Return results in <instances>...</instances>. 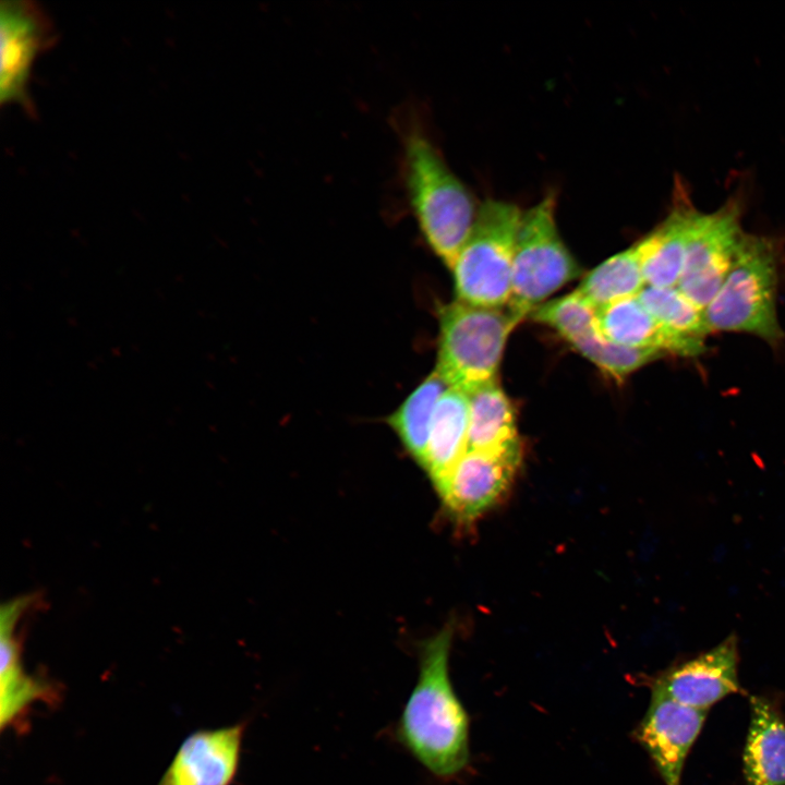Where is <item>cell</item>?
<instances>
[{
    "instance_id": "cell-12",
    "label": "cell",
    "mask_w": 785,
    "mask_h": 785,
    "mask_svg": "<svg viewBox=\"0 0 785 785\" xmlns=\"http://www.w3.org/2000/svg\"><path fill=\"white\" fill-rule=\"evenodd\" d=\"M246 722L191 733L157 785H231L238 774Z\"/></svg>"
},
{
    "instance_id": "cell-13",
    "label": "cell",
    "mask_w": 785,
    "mask_h": 785,
    "mask_svg": "<svg viewBox=\"0 0 785 785\" xmlns=\"http://www.w3.org/2000/svg\"><path fill=\"white\" fill-rule=\"evenodd\" d=\"M27 603V597L15 599L3 604L0 613L2 732L5 728H17L35 703H51L59 698L57 689L50 683L28 675L23 668L14 628Z\"/></svg>"
},
{
    "instance_id": "cell-10",
    "label": "cell",
    "mask_w": 785,
    "mask_h": 785,
    "mask_svg": "<svg viewBox=\"0 0 785 785\" xmlns=\"http://www.w3.org/2000/svg\"><path fill=\"white\" fill-rule=\"evenodd\" d=\"M738 662V642L732 635L712 649L669 666L650 680V687L678 703L708 711L729 695L744 693Z\"/></svg>"
},
{
    "instance_id": "cell-3",
    "label": "cell",
    "mask_w": 785,
    "mask_h": 785,
    "mask_svg": "<svg viewBox=\"0 0 785 785\" xmlns=\"http://www.w3.org/2000/svg\"><path fill=\"white\" fill-rule=\"evenodd\" d=\"M781 264L776 238L744 231L726 278L704 309L710 331L748 334L777 348L785 339L777 315Z\"/></svg>"
},
{
    "instance_id": "cell-2",
    "label": "cell",
    "mask_w": 785,
    "mask_h": 785,
    "mask_svg": "<svg viewBox=\"0 0 785 785\" xmlns=\"http://www.w3.org/2000/svg\"><path fill=\"white\" fill-rule=\"evenodd\" d=\"M397 124L401 178L410 209L427 244L451 269L479 207L423 125L410 112L400 116Z\"/></svg>"
},
{
    "instance_id": "cell-7",
    "label": "cell",
    "mask_w": 785,
    "mask_h": 785,
    "mask_svg": "<svg viewBox=\"0 0 785 785\" xmlns=\"http://www.w3.org/2000/svg\"><path fill=\"white\" fill-rule=\"evenodd\" d=\"M740 201H727L718 209H697L677 288L696 305L705 309L732 266L744 229Z\"/></svg>"
},
{
    "instance_id": "cell-11",
    "label": "cell",
    "mask_w": 785,
    "mask_h": 785,
    "mask_svg": "<svg viewBox=\"0 0 785 785\" xmlns=\"http://www.w3.org/2000/svg\"><path fill=\"white\" fill-rule=\"evenodd\" d=\"M708 711L678 703L652 690L649 708L633 730L665 785H680L687 756Z\"/></svg>"
},
{
    "instance_id": "cell-14",
    "label": "cell",
    "mask_w": 785,
    "mask_h": 785,
    "mask_svg": "<svg viewBox=\"0 0 785 785\" xmlns=\"http://www.w3.org/2000/svg\"><path fill=\"white\" fill-rule=\"evenodd\" d=\"M674 191L673 204L664 220L642 241L645 285L657 288L677 287L681 276L690 230L697 207L680 183Z\"/></svg>"
},
{
    "instance_id": "cell-21",
    "label": "cell",
    "mask_w": 785,
    "mask_h": 785,
    "mask_svg": "<svg viewBox=\"0 0 785 785\" xmlns=\"http://www.w3.org/2000/svg\"><path fill=\"white\" fill-rule=\"evenodd\" d=\"M638 298L666 329L702 354L706 351L705 340L711 331L704 310L690 301L677 287L645 286Z\"/></svg>"
},
{
    "instance_id": "cell-20",
    "label": "cell",
    "mask_w": 785,
    "mask_h": 785,
    "mask_svg": "<svg viewBox=\"0 0 785 785\" xmlns=\"http://www.w3.org/2000/svg\"><path fill=\"white\" fill-rule=\"evenodd\" d=\"M448 386L434 371L387 419L411 458L423 466L436 404Z\"/></svg>"
},
{
    "instance_id": "cell-6",
    "label": "cell",
    "mask_w": 785,
    "mask_h": 785,
    "mask_svg": "<svg viewBox=\"0 0 785 785\" xmlns=\"http://www.w3.org/2000/svg\"><path fill=\"white\" fill-rule=\"evenodd\" d=\"M555 210L556 196L548 193L522 215L512 262L511 295L507 304L521 321L581 274L559 235Z\"/></svg>"
},
{
    "instance_id": "cell-8",
    "label": "cell",
    "mask_w": 785,
    "mask_h": 785,
    "mask_svg": "<svg viewBox=\"0 0 785 785\" xmlns=\"http://www.w3.org/2000/svg\"><path fill=\"white\" fill-rule=\"evenodd\" d=\"M521 459V446L497 451L468 449L434 486L446 514L461 526L474 522L504 496Z\"/></svg>"
},
{
    "instance_id": "cell-17",
    "label": "cell",
    "mask_w": 785,
    "mask_h": 785,
    "mask_svg": "<svg viewBox=\"0 0 785 785\" xmlns=\"http://www.w3.org/2000/svg\"><path fill=\"white\" fill-rule=\"evenodd\" d=\"M469 412V395L449 387L436 404L421 467L433 486L450 472L468 450Z\"/></svg>"
},
{
    "instance_id": "cell-22",
    "label": "cell",
    "mask_w": 785,
    "mask_h": 785,
    "mask_svg": "<svg viewBox=\"0 0 785 785\" xmlns=\"http://www.w3.org/2000/svg\"><path fill=\"white\" fill-rule=\"evenodd\" d=\"M568 342L581 355L617 381L666 355L656 350L633 349L611 342L600 334L597 326L583 331Z\"/></svg>"
},
{
    "instance_id": "cell-9",
    "label": "cell",
    "mask_w": 785,
    "mask_h": 785,
    "mask_svg": "<svg viewBox=\"0 0 785 785\" xmlns=\"http://www.w3.org/2000/svg\"><path fill=\"white\" fill-rule=\"evenodd\" d=\"M1 105H20L32 110L27 93L33 63L55 41L50 17L37 3L28 0H3L0 3Z\"/></svg>"
},
{
    "instance_id": "cell-18",
    "label": "cell",
    "mask_w": 785,
    "mask_h": 785,
    "mask_svg": "<svg viewBox=\"0 0 785 785\" xmlns=\"http://www.w3.org/2000/svg\"><path fill=\"white\" fill-rule=\"evenodd\" d=\"M469 400L468 449L497 451L521 446L514 407L498 379L476 389Z\"/></svg>"
},
{
    "instance_id": "cell-1",
    "label": "cell",
    "mask_w": 785,
    "mask_h": 785,
    "mask_svg": "<svg viewBox=\"0 0 785 785\" xmlns=\"http://www.w3.org/2000/svg\"><path fill=\"white\" fill-rule=\"evenodd\" d=\"M454 627L446 625L419 645V675L396 722L395 740L440 780L469 763V717L449 677Z\"/></svg>"
},
{
    "instance_id": "cell-5",
    "label": "cell",
    "mask_w": 785,
    "mask_h": 785,
    "mask_svg": "<svg viewBox=\"0 0 785 785\" xmlns=\"http://www.w3.org/2000/svg\"><path fill=\"white\" fill-rule=\"evenodd\" d=\"M523 212L515 204L485 200L451 268L457 300L503 307L511 295L515 246Z\"/></svg>"
},
{
    "instance_id": "cell-23",
    "label": "cell",
    "mask_w": 785,
    "mask_h": 785,
    "mask_svg": "<svg viewBox=\"0 0 785 785\" xmlns=\"http://www.w3.org/2000/svg\"><path fill=\"white\" fill-rule=\"evenodd\" d=\"M529 318L551 327L569 341L596 326V309L575 290L542 303L530 313Z\"/></svg>"
},
{
    "instance_id": "cell-4",
    "label": "cell",
    "mask_w": 785,
    "mask_h": 785,
    "mask_svg": "<svg viewBox=\"0 0 785 785\" xmlns=\"http://www.w3.org/2000/svg\"><path fill=\"white\" fill-rule=\"evenodd\" d=\"M439 314L435 371L445 384L471 395L496 381L507 339L521 319L507 305L485 307L458 300Z\"/></svg>"
},
{
    "instance_id": "cell-19",
    "label": "cell",
    "mask_w": 785,
    "mask_h": 785,
    "mask_svg": "<svg viewBox=\"0 0 785 785\" xmlns=\"http://www.w3.org/2000/svg\"><path fill=\"white\" fill-rule=\"evenodd\" d=\"M642 259L643 247L639 240L588 273L577 288L578 293L596 310L637 297L647 286Z\"/></svg>"
},
{
    "instance_id": "cell-16",
    "label": "cell",
    "mask_w": 785,
    "mask_h": 785,
    "mask_svg": "<svg viewBox=\"0 0 785 785\" xmlns=\"http://www.w3.org/2000/svg\"><path fill=\"white\" fill-rule=\"evenodd\" d=\"M742 752L747 785H785V720L769 698L751 696Z\"/></svg>"
},
{
    "instance_id": "cell-15",
    "label": "cell",
    "mask_w": 785,
    "mask_h": 785,
    "mask_svg": "<svg viewBox=\"0 0 785 785\" xmlns=\"http://www.w3.org/2000/svg\"><path fill=\"white\" fill-rule=\"evenodd\" d=\"M596 326L605 339L623 347L656 350L681 358L702 354L659 323L638 295L596 310Z\"/></svg>"
}]
</instances>
